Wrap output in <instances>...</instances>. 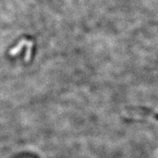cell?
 <instances>
[{
  "label": "cell",
  "mask_w": 158,
  "mask_h": 158,
  "mask_svg": "<svg viewBox=\"0 0 158 158\" xmlns=\"http://www.w3.org/2000/svg\"><path fill=\"white\" fill-rule=\"evenodd\" d=\"M156 118H157V119H158V115H157V116H156Z\"/></svg>",
  "instance_id": "6da1fadb"
}]
</instances>
